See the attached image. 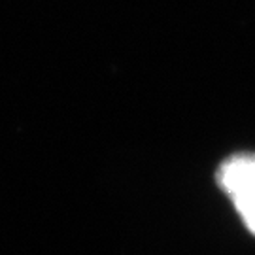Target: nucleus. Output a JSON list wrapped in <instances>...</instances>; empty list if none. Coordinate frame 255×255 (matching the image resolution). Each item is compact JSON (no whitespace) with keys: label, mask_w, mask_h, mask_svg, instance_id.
Wrapping results in <instances>:
<instances>
[{"label":"nucleus","mask_w":255,"mask_h":255,"mask_svg":"<svg viewBox=\"0 0 255 255\" xmlns=\"http://www.w3.org/2000/svg\"><path fill=\"white\" fill-rule=\"evenodd\" d=\"M216 182L255 237V153H235L218 166Z\"/></svg>","instance_id":"1"}]
</instances>
